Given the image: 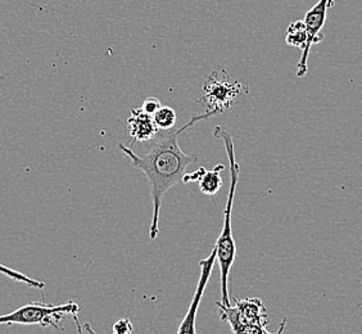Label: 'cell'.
<instances>
[{
    "instance_id": "6da1fadb",
    "label": "cell",
    "mask_w": 362,
    "mask_h": 334,
    "mask_svg": "<svg viewBox=\"0 0 362 334\" xmlns=\"http://www.w3.org/2000/svg\"><path fill=\"white\" fill-rule=\"evenodd\" d=\"M221 113L216 110H209L206 113L197 115L179 129L160 130L152 139V144L146 154H136L132 148L119 144V148L129 156L132 163L146 175L151 184V197L153 203V215L149 228V238L156 239L160 233V206L163 195L168 190L182 181L187 167L198 161L197 154H187L179 146L181 134L202 120L209 119Z\"/></svg>"
},
{
    "instance_id": "7a4b0ae2",
    "label": "cell",
    "mask_w": 362,
    "mask_h": 334,
    "mask_svg": "<svg viewBox=\"0 0 362 334\" xmlns=\"http://www.w3.org/2000/svg\"><path fill=\"white\" fill-rule=\"evenodd\" d=\"M214 135L216 138L223 139L226 154L229 157L230 165V187L228 192V201L226 207L223 212V228L220 237L216 241L215 248H216V261L220 265L221 272V299L225 305H231L229 296V274L231 266L235 261L237 256V247L233 238V230H231V212H233V205H234V197L237 190L238 179L240 174V166L235 161V151H234V140L228 130H225L221 126H217Z\"/></svg>"
},
{
    "instance_id": "3957f363",
    "label": "cell",
    "mask_w": 362,
    "mask_h": 334,
    "mask_svg": "<svg viewBox=\"0 0 362 334\" xmlns=\"http://www.w3.org/2000/svg\"><path fill=\"white\" fill-rule=\"evenodd\" d=\"M220 309V318L228 321L231 332L235 334H270L266 329L267 311L265 304L259 299H239L235 306L225 305L221 301L216 302Z\"/></svg>"
},
{
    "instance_id": "277c9868",
    "label": "cell",
    "mask_w": 362,
    "mask_h": 334,
    "mask_svg": "<svg viewBox=\"0 0 362 334\" xmlns=\"http://www.w3.org/2000/svg\"><path fill=\"white\" fill-rule=\"evenodd\" d=\"M80 306L74 301H69L62 305H45L39 302H31L25 306H21L13 313L0 315V324H23V326H42V327H54L62 329L59 321L64 316L71 315L76 319Z\"/></svg>"
},
{
    "instance_id": "5b68a950",
    "label": "cell",
    "mask_w": 362,
    "mask_h": 334,
    "mask_svg": "<svg viewBox=\"0 0 362 334\" xmlns=\"http://www.w3.org/2000/svg\"><path fill=\"white\" fill-rule=\"evenodd\" d=\"M230 76L218 77L216 72L211 74L204 83V102L209 110L223 112L235 105L240 94L247 91L240 81H231Z\"/></svg>"
},
{
    "instance_id": "8992f818",
    "label": "cell",
    "mask_w": 362,
    "mask_h": 334,
    "mask_svg": "<svg viewBox=\"0 0 362 334\" xmlns=\"http://www.w3.org/2000/svg\"><path fill=\"white\" fill-rule=\"evenodd\" d=\"M333 4H334V0H319L314 7L305 14L303 22L307 28V42L306 47L302 50L300 61L297 64V76L298 77H305L308 71L307 61H308L311 47L324 40V34L321 33V30L327 22V11L329 8L333 7Z\"/></svg>"
},
{
    "instance_id": "52a82bcc",
    "label": "cell",
    "mask_w": 362,
    "mask_h": 334,
    "mask_svg": "<svg viewBox=\"0 0 362 334\" xmlns=\"http://www.w3.org/2000/svg\"><path fill=\"white\" fill-rule=\"evenodd\" d=\"M215 263H216V248L214 247L212 250H211V253H209V258L199 261V265H201V277H199V280H198V286H197V289H195L193 301L190 304L188 313L184 316V319L181 321L180 327L177 329V333L194 334L197 332V329H195V316H197V313H198V307H199V304H201L203 292H204V289L207 287V283H209V277H211L212 270H214Z\"/></svg>"
},
{
    "instance_id": "ba28073f",
    "label": "cell",
    "mask_w": 362,
    "mask_h": 334,
    "mask_svg": "<svg viewBox=\"0 0 362 334\" xmlns=\"http://www.w3.org/2000/svg\"><path fill=\"white\" fill-rule=\"evenodd\" d=\"M127 130L134 143L151 142L158 134L160 129L154 122L153 116L148 115L141 108H133L127 119Z\"/></svg>"
},
{
    "instance_id": "9c48e42d",
    "label": "cell",
    "mask_w": 362,
    "mask_h": 334,
    "mask_svg": "<svg viewBox=\"0 0 362 334\" xmlns=\"http://www.w3.org/2000/svg\"><path fill=\"white\" fill-rule=\"evenodd\" d=\"M225 170L223 163L214 167L212 170H204L202 176L199 178V188L203 195H215L223 188L221 173Z\"/></svg>"
},
{
    "instance_id": "30bf717a",
    "label": "cell",
    "mask_w": 362,
    "mask_h": 334,
    "mask_svg": "<svg viewBox=\"0 0 362 334\" xmlns=\"http://www.w3.org/2000/svg\"><path fill=\"white\" fill-rule=\"evenodd\" d=\"M286 42L291 47L303 50L307 42V28L305 22H292L286 30Z\"/></svg>"
},
{
    "instance_id": "8fae6325",
    "label": "cell",
    "mask_w": 362,
    "mask_h": 334,
    "mask_svg": "<svg viewBox=\"0 0 362 334\" xmlns=\"http://www.w3.org/2000/svg\"><path fill=\"white\" fill-rule=\"evenodd\" d=\"M176 112L174 108L168 107V105H162L158 111L153 115L154 122L158 126L160 130H168L173 129L176 124Z\"/></svg>"
},
{
    "instance_id": "7c38bea8",
    "label": "cell",
    "mask_w": 362,
    "mask_h": 334,
    "mask_svg": "<svg viewBox=\"0 0 362 334\" xmlns=\"http://www.w3.org/2000/svg\"><path fill=\"white\" fill-rule=\"evenodd\" d=\"M0 272H1V274H4V275H7V277H9V278H12L14 279V280H17V282H20V283L28 284V287L37 288V289H42V288H45V283H44V282H40V280H35V279L30 278V277H28V275H25L23 272L13 270V269L7 267V266H4V265L0 264Z\"/></svg>"
},
{
    "instance_id": "4fadbf2b",
    "label": "cell",
    "mask_w": 362,
    "mask_h": 334,
    "mask_svg": "<svg viewBox=\"0 0 362 334\" xmlns=\"http://www.w3.org/2000/svg\"><path fill=\"white\" fill-rule=\"evenodd\" d=\"M160 102L157 99V98L149 97L146 98V100L143 102V105H141V110L148 113V115H151V116H153L156 112L160 110Z\"/></svg>"
},
{
    "instance_id": "5bb4252c",
    "label": "cell",
    "mask_w": 362,
    "mask_h": 334,
    "mask_svg": "<svg viewBox=\"0 0 362 334\" xmlns=\"http://www.w3.org/2000/svg\"><path fill=\"white\" fill-rule=\"evenodd\" d=\"M133 332V324L129 319H119L113 324V333L129 334Z\"/></svg>"
}]
</instances>
